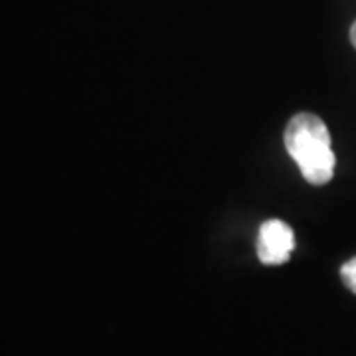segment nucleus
I'll list each match as a JSON object with an SVG mask.
<instances>
[{
    "label": "nucleus",
    "mask_w": 356,
    "mask_h": 356,
    "mask_svg": "<svg viewBox=\"0 0 356 356\" xmlns=\"http://www.w3.org/2000/svg\"><path fill=\"white\" fill-rule=\"evenodd\" d=\"M285 149L297 163L309 184L331 182L337 159L332 153L331 133L325 121L313 113H297L285 129Z\"/></svg>",
    "instance_id": "1"
},
{
    "label": "nucleus",
    "mask_w": 356,
    "mask_h": 356,
    "mask_svg": "<svg viewBox=\"0 0 356 356\" xmlns=\"http://www.w3.org/2000/svg\"><path fill=\"white\" fill-rule=\"evenodd\" d=\"M295 248L293 229L281 220H267L259 228L257 255L266 266H281L289 259Z\"/></svg>",
    "instance_id": "2"
},
{
    "label": "nucleus",
    "mask_w": 356,
    "mask_h": 356,
    "mask_svg": "<svg viewBox=\"0 0 356 356\" xmlns=\"http://www.w3.org/2000/svg\"><path fill=\"white\" fill-rule=\"evenodd\" d=\"M341 277H343L344 285L353 293H356V257H353L350 261H346L341 267Z\"/></svg>",
    "instance_id": "3"
},
{
    "label": "nucleus",
    "mask_w": 356,
    "mask_h": 356,
    "mask_svg": "<svg viewBox=\"0 0 356 356\" xmlns=\"http://www.w3.org/2000/svg\"><path fill=\"white\" fill-rule=\"evenodd\" d=\"M350 42H353V46L356 48V22L350 26Z\"/></svg>",
    "instance_id": "4"
}]
</instances>
